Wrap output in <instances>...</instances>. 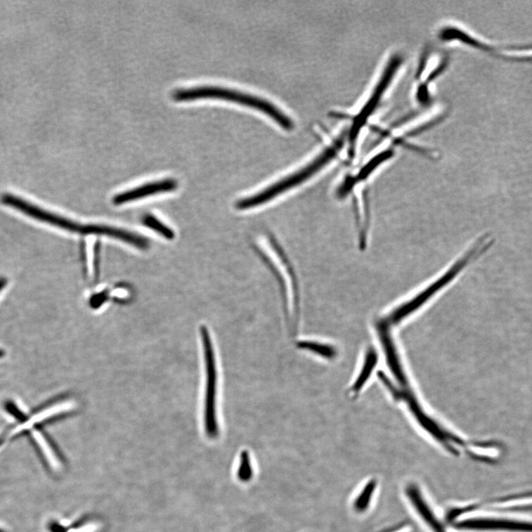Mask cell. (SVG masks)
<instances>
[{
    "label": "cell",
    "instance_id": "obj_1",
    "mask_svg": "<svg viewBox=\"0 0 532 532\" xmlns=\"http://www.w3.org/2000/svg\"><path fill=\"white\" fill-rule=\"evenodd\" d=\"M176 102H192L198 99L213 98L228 100L261 110L274 119L283 128L292 129L293 122L282 111L266 100L233 89L214 85H197L180 88L172 92Z\"/></svg>",
    "mask_w": 532,
    "mask_h": 532
},
{
    "label": "cell",
    "instance_id": "obj_2",
    "mask_svg": "<svg viewBox=\"0 0 532 532\" xmlns=\"http://www.w3.org/2000/svg\"><path fill=\"white\" fill-rule=\"evenodd\" d=\"M200 335L203 342L206 372L204 415L205 427L209 436L216 437L219 435V424L217 418L218 371L216 356H215L214 346L208 328L205 326L201 327Z\"/></svg>",
    "mask_w": 532,
    "mask_h": 532
},
{
    "label": "cell",
    "instance_id": "obj_3",
    "mask_svg": "<svg viewBox=\"0 0 532 532\" xmlns=\"http://www.w3.org/2000/svg\"><path fill=\"white\" fill-rule=\"evenodd\" d=\"M342 140L338 141L332 148H330L325 151L309 166L301 169L297 174L287 177L278 182L277 184L271 186L267 191L259 193L255 197H252L239 201L237 205L238 208L240 209H247L263 204L265 202V200L275 197L277 194L286 191L287 188L306 181L332 160L338 150L342 147Z\"/></svg>",
    "mask_w": 532,
    "mask_h": 532
},
{
    "label": "cell",
    "instance_id": "obj_4",
    "mask_svg": "<svg viewBox=\"0 0 532 532\" xmlns=\"http://www.w3.org/2000/svg\"><path fill=\"white\" fill-rule=\"evenodd\" d=\"M455 529L479 532H531V523L496 517H470L453 523Z\"/></svg>",
    "mask_w": 532,
    "mask_h": 532
},
{
    "label": "cell",
    "instance_id": "obj_5",
    "mask_svg": "<svg viewBox=\"0 0 532 532\" xmlns=\"http://www.w3.org/2000/svg\"><path fill=\"white\" fill-rule=\"evenodd\" d=\"M401 63V59L399 58V57L396 56L391 59V61H390L389 63H388L379 83L377 86L375 91H373L372 96L353 122L350 133V139L351 142L356 141L359 132H361V129L368 121L370 115L376 110L383 94L388 88V86H389L390 83L392 82L395 74L398 70Z\"/></svg>",
    "mask_w": 532,
    "mask_h": 532
},
{
    "label": "cell",
    "instance_id": "obj_6",
    "mask_svg": "<svg viewBox=\"0 0 532 532\" xmlns=\"http://www.w3.org/2000/svg\"><path fill=\"white\" fill-rule=\"evenodd\" d=\"M68 231L84 235H95L109 237L142 250L147 249L150 245L149 240L145 237L116 227L94 224L81 225L71 221Z\"/></svg>",
    "mask_w": 532,
    "mask_h": 532
},
{
    "label": "cell",
    "instance_id": "obj_7",
    "mask_svg": "<svg viewBox=\"0 0 532 532\" xmlns=\"http://www.w3.org/2000/svg\"><path fill=\"white\" fill-rule=\"evenodd\" d=\"M177 186L176 181L172 179L151 182L117 195L113 197V204L119 206L155 195L170 193L176 190Z\"/></svg>",
    "mask_w": 532,
    "mask_h": 532
},
{
    "label": "cell",
    "instance_id": "obj_8",
    "mask_svg": "<svg viewBox=\"0 0 532 532\" xmlns=\"http://www.w3.org/2000/svg\"><path fill=\"white\" fill-rule=\"evenodd\" d=\"M406 493L417 514L431 530L434 532H448L429 506L418 486L413 483L409 484L406 486Z\"/></svg>",
    "mask_w": 532,
    "mask_h": 532
},
{
    "label": "cell",
    "instance_id": "obj_9",
    "mask_svg": "<svg viewBox=\"0 0 532 532\" xmlns=\"http://www.w3.org/2000/svg\"><path fill=\"white\" fill-rule=\"evenodd\" d=\"M377 487V481L375 479H371L366 483L363 490L353 500V508L356 512L363 513L368 510Z\"/></svg>",
    "mask_w": 532,
    "mask_h": 532
},
{
    "label": "cell",
    "instance_id": "obj_10",
    "mask_svg": "<svg viewBox=\"0 0 532 532\" xmlns=\"http://www.w3.org/2000/svg\"><path fill=\"white\" fill-rule=\"evenodd\" d=\"M298 346L304 350H307L316 354H318L325 358H334L337 356V351L332 345L319 343L316 342L304 341L300 342Z\"/></svg>",
    "mask_w": 532,
    "mask_h": 532
},
{
    "label": "cell",
    "instance_id": "obj_11",
    "mask_svg": "<svg viewBox=\"0 0 532 532\" xmlns=\"http://www.w3.org/2000/svg\"><path fill=\"white\" fill-rule=\"evenodd\" d=\"M143 226L150 228L167 240H174L175 233L172 230L152 214H145L142 219Z\"/></svg>",
    "mask_w": 532,
    "mask_h": 532
},
{
    "label": "cell",
    "instance_id": "obj_12",
    "mask_svg": "<svg viewBox=\"0 0 532 532\" xmlns=\"http://www.w3.org/2000/svg\"><path fill=\"white\" fill-rule=\"evenodd\" d=\"M376 361V353L372 350H370L368 353V357L366 358L365 364L363 369L362 373H361V375L358 376V379L353 385L352 391L353 393L359 391V390H361V388L363 387L369 375H370L371 370L373 368H375Z\"/></svg>",
    "mask_w": 532,
    "mask_h": 532
},
{
    "label": "cell",
    "instance_id": "obj_13",
    "mask_svg": "<svg viewBox=\"0 0 532 532\" xmlns=\"http://www.w3.org/2000/svg\"><path fill=\"white\" fill-rule=\"evenodd\" d=\"M253 474V467L249 454L246 451L242 452L240 455L238 477L240 481L246 482L252 479Z\"/></svg>",
    "mask_w": 532,
    "mask_h": 532
}]
</instances>
